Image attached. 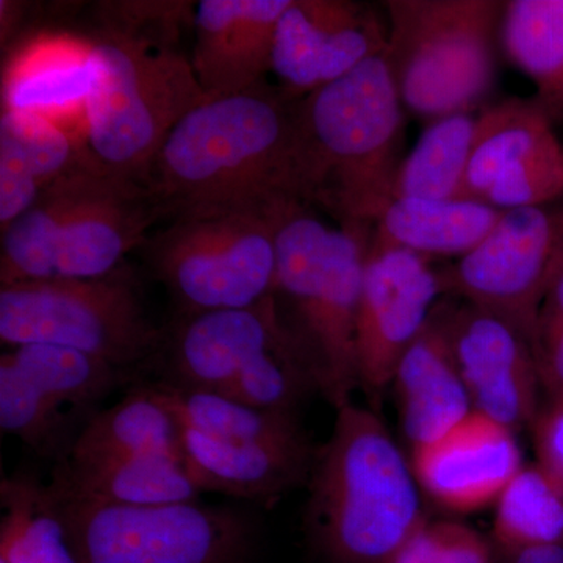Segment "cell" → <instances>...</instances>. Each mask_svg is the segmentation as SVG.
<instances>
[{
  "mask_svg": "<svg viewBox=\"0 0 563 563\" xmlns=\"http://www.w3.org/2000/svg\"><path fill=\"white\" fill-rule=\"evenodd\" d=\"M536 99L510 98L477 113L476 135L461 199L483 202L501 174L559 141Z\"/></svg>",
  "mask_w": 563,
  "mask_h": 563,
  "instance_id": "484cf974",
  "label": "cell"
},
{
  "mask_svg": "<svg viewBox=\"0 0 563 563\" xmlns=\"http://www.w3.org/2000/svg\"><path fill=\"white\" fill-rule=\"evenodd\" d=\"M388 44V20L354 0H290L277 22L272 74L282 91L301 99L342 79Z\"/></svg>",
  "mask_w": 563,
  "mask_h": 563,
  "instance_id": "4fadbf2b",
  "label": "cell"
},
{
  "mask_svg": "<svg viewBox=\"0 0 563 563\" xmlns=\"http://www.w3.org/2000/svg\"><path fill=\"white\" fill-rule=\"evenodd\" d=\"M290 0H202L191 65L207 99L236 95L272 73L277 22Z\"/></svg>",
  "mask_w": 563,
  "mask_h": 563,
  "instance_id": "d6986e66",
  "label": "cell"
},
{
  "mask_svg": "<svg viewBox=\"0 0 563 563\" xmlns=\"http://www.w3.org/2000/svg\"><path fill=\"white\" fill-rule=\"evenodd\" d=\"M296 203L180 217L147 236L140 250L177 317L247 309L272 298L277 231Z\"/></svg>",
  "mask_w": 563,
  "mask_h": 563,
  "instance_id": "ba28073f",
  "label": "cell"
},
{
  "mask_svg": "<svg viewBox=\"0 0 563 563\" xmlns=\"http://www.w3.org/2000/svg\"><path fill=\"white\" fill-rule=\"evenodd\" d=\"M563 266V201L504 210L490 233L439 269L443 296L515 325L531 342L544 295Z\"/></svg>",
  "mask_w": 563,
  "mask_h": 563,
  "instance_id": "8fae6325",
  "label": "cell"
},
{
  "mask_svg": "<svg viewBox=\"0 0 563 563\" xmlns=\"http://www.w3.org/2000/svg\"><path fill=\"white\" fill-rule=\"evenodd\" d=\"M287 335L273 296L247 309L177 317L158 365L161 380L188 390L221 393L255 357Z\"/></svg>",
  "mask_w": 563,
  "mask_h": 563,
  "instance_id": "e0dca14e",
  "label": "cell"
},
{
  "mask_svg": "<svg viewBox=\"0 0 563 563\" xmlns=\"http://www.w3.org/2000/svg\"><path fill=\"white\" fill-rule=\"evenodd\" d=\"M0 140L20 151L43 190L85 163L84 151L74 140L35 114L2 110Z\"/></svg>",
  "mask_w": 563,
  "mask_h": 563,
  "instance_id": "d6a6232c",
  "label": "cell"
},
{
  "mask_svg": "<svg viewBox=\"0 0 563 563\" xmlns=\"http://www.w3.org/2000/svg\"><path fill=\"white\" fill-rule=\"evenodd\" d=\"M47 484L58 495L121 506L199 501L202 493L177 454L63 459Z\"/></svg>",
  "mask_w": 563,
  "mask_h": 563,
  "instance_id": "7402d4cb",
  "label": "cell"
},
{
  "mask_svg": "<svg viewBox=\"0 0 563 563\" xmlns=\"http://www.w3.org/2000/svg\"><path fill=\"white\" fill-rule=\"evenodd\" d=\"M314 450L295 443H233L181 426V457L199 490L243 499H273L309 484Z\"/></svg>",
  "mask_w": 563,
  "mask_h": 563,
  "instance_id": "44dd1931",
  "label": "cell"
},
{
  "mask_svg": "<svg viewBox=\"0 0 563 563\" xmlns=\"http://www.w3.org/2000/svg\"><path fill=\"white\" fill-rule=\"evenodd\" d=\"M369 232L331 228L296 203L277 231L273 299L321 396L339 409L358 385L355 329Z\"/></svg>",
  "mask_w": 563,
  "mask_h": 563,
  "instance_id": "5b68a950",
  "label": "cell"
},
{
  "mask_svg": "<svg viewBox=\"0 0 563 563\" xmlns=\"http://www.w3.org/2000/svg\"><path fill=\"white\" fill-rule=\"evenodd\" d=\"M388 563H496L492 540L462 521H426Z\"/></svg>",
  "mask_w": 563,
  "mask_h": 563,
  "instance_id": "e575fe53",
  "label": "cell"
},
{
  "mask_svg": "<svg viewBox=\"0 0 563 563\" xmlns=\"http://www.w3.org/2000/svg\"><path fill=\"white\" fill-rule=\"evenodd\" d=\"M563 199V146L561 141L529 155L496 179L483 202L498 210L547 206Z\"/></svg>",
  "mask_w": 563,
  "mask_h": 563,
  "instance_id": "836d02e7",
  "label": "cell"
},
{
  "mask_svg": "<svg viewBox=\"0 0 563 563\" xmlns=\"http://www.w3.org/2000/svg\"><path fill=\"white\" fill-rule=\"evenodd\" d=\"M185 3H103L90 36L96 79L84 158L90 168L146 187L163 143L209 101L177 44Z\"/></svg>",
  "mask_w": 563,
  "mask_h": 563,
  "instance_id": "7a4b0ae2",
  "label": "cell"
},
{
  "mask_svg": "<svg viewBox=\"0 0 563 563\" xmlns=\"http://www.w3.org/2000/svg\"><path fill=\"white\" fill-rule=\"evenodd\" d=\"M448 299L451 343L473 410L514 432L531 428L543 401L531 342L509 321Z\"/></svg>",
  "mask_w": 563,
  "mask_h": 563,
  "instance_id": "5bb4252c",
  "label": "cell"
},
{
  "mask_svg": "<svg viewBox=\"0 0 563 563\" xmlns=\"http://www.w3.org/2000/svg\"><path fill=\"white\" fill-rule=\"evenodd\" d=\"M442 298L439 269L429 258L368 244L355 329L362 388L377 395L391 384L404 352L420 335Z\"/></svg>",
  "mask_w": 563,
  "mask_h": 563,
  "instance_id": "7c38bea8",
  "label": "cell"
},
{
  "mask_svg": "<svg viewBox=\"0 0 563 563\" xmlns=\"http://www.w3.org/2000/svg\"><path fill=\"white\" fill-rule=\"evenodd\" d=\"M531 346L543 395L563 393V266L540 306Z\"/></svg>",
  "mask_w": 563,
  "mask_h": 563,
  "instance_id": "d590c367",
  "label": "cell"
},
{
  "mask_svg": "<svg viewBox=\"0 0 563 563\" xmlns=\"http://www.w3.org/2000/svg\"><path fill=\"white\" fill-rule=\"evenodd\" d=\"M168 328L152 320L136 274L121 265L98 277H51L0 287L3 346L52 344L139 377L161 365Z\"/></svg>",
  "mask_w": 563,
  "mask_h": 563,
  "instance_id": "8992f818",
  "label": "cell"
},
{
  "mask_svg": "<svg viewBox=\"0 0 563 563\" xmlns=\"http://www.w3.org/2000/svg\"><path fill=\"white\" fill-rule=\"evenodd\" d=\"M493 509L496 553L563 543V490L537 463L521 466Z\"/></svg>",
  "mask_w": 563,
  "mask_h": 563,
  "instance_id": "4dcf8cb0",
  "label": "cell"
},
{
  "mask_svg": "<svg viewBox=\"0 0 563 563\" xmlns=\"http://www.w3.org/2000/svg\"><path fill=\"white\" fill-rule=\"evenodd\" d=\"M504 210L472 199L393 198L373 222L368 244L429 258H461L483 242Z\"/></svg>",
  "mask_w": 563,
  "mask_h": 563,
  "instance_id": "603a6c76",
  "label": "cell"
},
{
  "mask_svg": "<svg viewBox=\"0 0 563 563\" xmlns=\"http://www.w3.org/2000/svg\"><path fill=\"white\" fill-rule=\"evenodd\" d=\"M476 124V111L428 124L399 166L393 198L461 199Z\"/></svg>",
  "mask_w": 563,
  "mask_h": 563,
  "instance_id": "f546056e",
  "label": "cell"
},
{
  "mask_svg": "<svg viewBox=\"0 0 563 563\" xmlns=\"http://www.w3.org/2000/svg\"><path fill=\"white\" fill-rule=\"evenodd\" d=\"M310 474L307 528L331 563H388L428 521L410 459L372 409L344 402Z\"/></svg>",
  "mask_w": 563,
  "mask_h": 563,
  "instance_id": "277c9868",
  "label": "cell"
},
{
  "mask_svg": "<svg viewBox=\"0 0 563 563\" xmlns=\"http://www.w3.org/2000/svg\"><path fill=\"white\" fill-rule=\"evenodd\" d=\"M95 49L87 33L41 31L14 46L2 69V110L35 114L85 152Z\"/></svg>",
  "mask_w": 563,
  "mask_h": 563,
  "instance_id": "2e32d148",
  "label": "cell"
},
{
  "mask_svg": "<svg viewBox=\"0 0 563 563\" xmlns=\"http://www.w3.org/2000/svg\"><path fill=\"white\" fill-rule=\"evenodd\" d=\"M404 110L385 51L299 99L302 201L340 228L372 231L404 161Z\"/></svg>",
  "mask_w": 563,
  "mask_h": 563,
  "instance_id": "3957f363",
  "label": "cell"
},
{
  "mask_svg": "<svg viewBox=\"0 0 563 563\" xmlns=\"http://www.w3.org/2000/svg\"><path fill=\"white\" fill-rule=\"evenodd\" d=\"M529 431L537 465L563 490V393L544 396Z\"/></svg>",
  "mask_w": 563,
  "mask_h": 563,
  "instance_id": "74e56055",
  "label": "cell"
},
{
  "mask_svg": "<svg viewBox=\"0 0 563 563\" xmlns=\"http://www.w3.org/2000/svg\"><path fill=\"white\" fill-rule=\"evenodd\" d=\"M0 563H5V562H3V561H0Z\"/></svg>",
  "mask_w": 563,
  "mask_h": 563,
  "instance_id": "ab89813d",
  "label": "cell"
},
{
  "mask_svg": "<svg viewBox=\"0 0 563 563\" xmlns=\"http://www.w3.org/2000/svg\"><path fill=\"white\" fill-rule=\"evenodd\" d=\"M184 428L233 443H295L310 440L298 415L269 412L220 393L188 390L163 380L152 384Z\"/></svg>",
  "mask_w": 563,
  "mask_h": 563,
  "instance_id": "f1b7e54d",
  "label": "cell"
},
{
  "mask_svg": "<svg viewBox=\"0 0 563 563\" xmlns=\"http://www.w3.org/2000/svg\"><path fill=\"white\" fill-rule=\"evenodd\" d=\"M388 65L404 103L426 124L474 111L493 90L501 0H385Z\"/></svg>",
  "mask_w": 563,
  "mask_h": 563,
  "instance_id": "52a82bcc",
  "label": "cell"
},
{
  "mask_svg": "<svg viewBox=\"0 0 563 563\" xmlns=\"http://www.w3.org/2000/svg\"><path fill=\"white\" fill-rule=\"evenodd\" d=\"M501 47L547 117L563 125V0H506Z\"/></svg>",
  "mask_w": 563,
  "mask_h": 563,
  "instance_id": "d4e9b609",
  "label": "cell"
},
{
  "mask_svg": "<svg viewBox=\"0 0 563 563\" xmlns=\"http://www.w3.org/2000/svg\"><path fill=\"white\" fill-rule=\"evenodd\" d=\"M450 299L433 307L420 335L404 352L393 374L404 435L410 450L442 435L473 412L448 325Z\"/></svg>",
  "mask_w": 563,
  "mask_h": 563,
  "instance_id": "ffe728a7",
  "label": "cell"
},
{
  "mask_svg": "<svg viewBox=\"0 0 563 563\" xmlns=\"http://www.w3.org/2000/svg\"><path fill=\"white\" fill-rule=\"evenodd\" d=\"M181 455V424L152 384L135 385L120 402L99 410L65 459Z\"/></svg>",
  "mask_w": 563,
  "mask_h": 563,
  "instance_id": "cb8c5ba5",
  "label": "cell"
},
{
  "mask_svg": "<svg viewBox=\"0 0 563 563\" xmlns=\"http://www.w3.org/2000/svg\"><path fill=\"white\" fill-rule=\"evenodd\" d=\"M314 393L321 395L317 374L287 335L255 357L220 395L255 409L298 415Z\"/></svg>",
  "mask_w": 563,
  "mask_h": 563,
  "instance_id": "1f68e13d",
  "label": "cell"
},
{
  "mask_svg": "<svg viewBox=\"0 0 563 563\" xmlns=\"http://www.w3.org/2000/svg\"><path fill=\"white\" fill-rule=\"evenodd\" d=\"M99 173L84 163L65 174L44 188L31 209L2 232L0 287L52 277L58 233Z\"/></svg>",
  "mask_w": 563,
  "mask_h": 563,
  "instance_id": "4316f807",
  "label": "cell"
},
{
  "mask_svg": "<svg viewBox=\"0 0 563 563\" xmlns=\"http://www.w3.org/2000/svg\"><path fill=\"white\" fill-rule=\"evenodd\" d=\"M136 377L84 352L21 344L0 357V428L55 463L107 396Z\"/></svg>",
  "mask_w": 563,
  "mask_h": 563,
  "instance_id": "30bf717a",
  "label": "cell"
},
{
  "mask_svg": "<svg viewBox=\"0 0 563 563\" xmlns=\"http://www.w3.org/2000/svg\"><path fill=\"white\" fill-rule=\"evenodd\" d=\"M0 561L79 563L49 484L27 473L0 484Z\"/></svg>",
  "mask_w": 563,
  "mask_h": 563,
  "instance_id": "83f0119b",
  "label": "cell"
},
{
  "mask_svg": "<svg viewBox=\"0 0 563 563\" xmlns=\"http://www.w3.org/2000/svg\"><path fill=\"white\" fill-rule=\"evenodd\" d=\"M421 493L455 515L495 506L523 463L517 432L487 415H466L442 435L410 450Z\"/></svg>",
  "mask_w": 563,
  "mask_h": 563,
  "instance_id": "9a60e30c",
  "label": "cell"
},
{
  "mask_svg": "<svg viewBox=\"0 0 563 563\" xmlns=\"http://www.w3.org/2000/svg\"><path fill=\"white\" fill-rule=\"evenodd\" d=\"M496 563H563V543L496 553Z\"/></svg>",
  "mask_w": 563,
  "mask_h": 563,
  "instance_id": "f35d334b",
  "label": "cell"
},
{
  "mask_svg": "<svg viewBox=\"0 0 563 563\" xmlns=\"http://www.w3.org/2000/svg\"><path fill=\"white\" fill-rule=\"evenodd\" d=\"M43 188L35 179L20 151L0 140V229L5 231L38 199Z\"/></svg>",
  "mask_w": 563,
  "mask_h": 563,
  "instance_id": "8d00e7d4",
  "label": "cell"
},
{
  "mask_svg": "<svg viewBox=\"0 0 563 563\" xmlns=\"http://www.w3.org/2000/svg\"><path fill=\"white\" fill-rule=\"evenodd\" d=\"M298 101L265 80L185 114L147 174L162 220L303 203Z\"/></svg>",
  "mask_w": 563,
  "mask_h": 563,
  "instance_id": "6da1fadb",
  "label": "cell"
},
{
  "mask_svg": "<svg viewBox=\"0 0 563 563\" xmlns=\"http://www.w3.org/2000/svg\"><path fill=\"white\" fill-rule=\"evenodd\" d=\"M51 492L79 563H246L254 544V525L231 507L121 506Z\"/></svg>",
  "mask_w": 563,
  "mask_h": 563,
  "instance_id": "9c48e42d",
  "label": "cell"
},
{
  "mask_svg": "<svg viewBox=\"0 0 563 563\" xmlns=\"http://www.w3.org/2000/svg\"><path fill=\"white\" fill-rule=\"evenodd\" d=\"M162 220L144 185L99 173L55 242L52 277H98L124 265ZM51 279V277H49Z\"/></svg>",
  "mask_w": 563,
  "mask_h": 563,
  "instance_id": "ac0fdd59",
  "label": "cell"
}]
</instances>
